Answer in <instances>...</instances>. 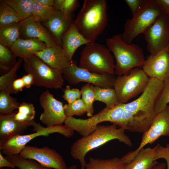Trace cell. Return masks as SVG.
I'll return each instance as SVG.
<instances>
[{
    "mask_svg": "<svg viewBox=\"0 0 169 169\" xmlns=\"http://www.w3.org/2000/svg\"><path fill=\"white\" fill-rule=\"evenodd\" d=\"M107 1L85 0L73 21L80 33L90 43L95 42L108 23Z\"/></svg>",
    "mask_w": 169,
    "mask_h": 169,
    "instance_id": "6da1fadb",
    "label": "cell"
},
{
    "mask_svg": "<svg viewBox=\"0 0 169 169\" xmlns=\"http://www.w3.org/2000/svg\"><path fill=\"white\" fill-rule=\"evenodd\" d=\"M125 131L121 128H117L114 124L98 125L90 134L82 136L73 143L70 148V155L73 158L79 161L81 167L85 168L87 163L85 158L88 152L110 141L117 139L129 146H132L131 140Z\"/></svg>",
    "mask_w": 169,
    "mask_h": 169,
    "instance_id": "7a4b0ae2",
    "label": "cell"
},
{
    "mask_svg": "<svg viewBox=\"0 0 169 169\" xmlns=\"http://www.w3.org/2000/svg\"><path fill=\"white\" fill-rule=\"evenodd\" d=\"M106 44L115 59V75L120 76L129 74L134 68H142L145 59L143 49L138 45L126 43L120 33L107 38Z\"/></svg>",
    "mask_w": 169,
    "mask_h": 169,
    "instance_id": "3957f363",
    "label": "cell"
},
{
    "mask_svg": "<svg viewBox=\"0 0 169 169\" xmlns=\"http://www.w3.org/2000/svg\"><path fill=\"white\" fill-rule=\"evenodd\" d=\"M79 66L100 74H115L114 57L110 51L106 46L95 42L89 43L83 48Z\"/></svg>",
    "mask_w": 169,
    "mask_h": 169,
    "instance_id": "277c9868",
    "label": "cell"
},
{
    "mask_svg": "<svg viewBox=\"0 0 169 169\" xmlns=\"http://www.w3.org/2000/svg\"><path fill=\"white\" fill-rule=\"evenodd\" d=\"M162 13L156 0H145L136 13L126 20L122 39L128 44L132 43L138 35L144 34Z\"/></svg>",
    "mask_w": 169,
    "mask_h": 169,
    "instance_id": "5b68a950",
    "label": "cell"
},
{
    "mask_svg": "<svg viewBox=\"0 0 169 169\" xmlns=\"http://www.w3.org/2000/svg\"><path fill=\"white\" fill-rule=\"evenodd\" d=\"M23 67L33 77V84L47 89H57L64 85L62 70L54 69L34 54L23 59Z\"/></svg>",
    "mask_w": 169,
    "mask_h": 169,
    "instance_id": "8992f818",
    "label": "cell"
},
{
    "mask_svg": "<svg viewBox=\"0 0 169 169\" xmlns=\"http://www.w3.org/2000/svg\"><path fill=\"white\" fill-rule=\"evenodd\" d=\"M163 85V81L150 78L141 96L132 102L123 103L124 109L131 111L139 119L152 122L156 115L155 104Z\"/></svg>",
    "mask_w": 169,
    "mask_h": 169,
    "instance_id": "52a82bcc",
    "label": "cell"
},
{
    "mask_svg": "<svg viewBox=\"0 0 169 169\" xmlns=\"http://www.w3.org/2000/svg\"><path fill=\"white\" fill-rule=\"evenodd\" d=\"M33 127V131L34 132L33 133L18 135L0 143L1 153L6 156L19 154L28 143L38 136H47L50 134L58 133L68 138L72 137L74 134V131L65 125L45 127L40 123H36Z\"/></svg>",
    "mask_w": 169,
    "mask_h": 169,
    "instance_id": "ba28073f",
    "label": "cell"
},
{
    "mask_svg": "<svg viewBox=\"0 0 169 169\" xmlns=\"http://www.w3.org/2000/svg\"><path fill=\"white\" fill-rule=\"evenodd\" d=\"M124 110L123 103H119L111 108L105 107L87 119L67 116L64 123L82 136H85L94 131L100 123L109 121L116 125L121 118Z\"/></svg>",
    "mask_w": 169,
    "mask_h": 169,
    "instance_id": "9c48e42d",
    "label": "cell"
},
{
    "mask_svg": "<svg viewBox=\"0 0 169 169\" xmlns=\"http://www.w3.org/2000/svg\"><path fill=\"white\" fill-rule=\"evenodd\" d=\"M150 79L142 68L140 67L133 69L128 74L117 76L114 88L119 102L126 103L142 93Z\"/></svg>",
    "mask_w": 169,
    "mask_h": 169,
    "instance_id": "30bf717a",
    "label": "cell"
},
{
    "mask_svg": "<svg viewBox=\"0 0 169 169\" xmlns=\"http://www.w3.org/2000/svg\"><path fill=\"white\" fill-rule=\"evenodd\" d=\"M62 72L64 79L71 85L85 82L102 88H113L116 78L115 74H100L81 68L74 60L71 61Z\"/></svg>",
    "mask_w": 169,
    "mask_h": 169,
    "instance_id": "8fae6325",
    "label": "cell"
},
{
    "mask_svg": "<svg viewBox=\"0 0 169 169\" xmlns=\"http://www.w3.org/2000/svg\"><path fill=\"white\" fill-rule=\"evenodd\" d=\"M162 136H169V105L156 115L150 127L143 133L138 148L123 156V160L126 162H129L140 149L147 144H152Z\"/></svg>",
    "mask_w": 169,
    "mask_h": 169,
    "instance_id": "7c38bea8",
    "label": "cell"
},
{
    "mask_svg": "<svg viewBox=\"0 0 169 169\" xmlns=\"http://www.w3.org/2000/svg\"><path fill=\"white\" fill-rule=\"evenodd\" d=\"M144 34L148 52L157 54L169 44V17L162 13Z\"/></svg>",
    "mask_w": 169,
    "mask_h": 169,
    "instance_id": "4fadbf2b",
    "label": "cell"
},
{
    "mask_svg": "<svg viewBox=\"0 0 169 169\" xmlns=\"http://www.w3.org/2000/svg\"><path fill=\"white\" fill-rule=\"evenodd\" d=\"M19 155L22 157L35 160L43 166L54 169H67L62 156L55 150L45 146L40 148L26 145Z\"/></svg>",
    "mask_w": 169,
    "mask_h": 169,
    "instance_id": "5bb4252c",
    "label": "cell"
},
{
    "mask_svg": "<svg viewBox=\"0 0 169 169\" xmlns=\"http://www.w3.org/2000/svg\"><path fill=\"white\" fill-rule=\"evenodd\" d=\"M41 106L43 109L40 121L46 126L62 125L66 119L64 105L50 93L48 89L43 91L39 98Z\"/></svg>",
    "mask_w": 169,
    "mask_h": 169,
    "instance_id": "9a60e30c",
    "label": "cell"
},
{
    "mask_svg": "<svg viewBox=\"0 0 169 169\" xmlns=\"http://www.w3.org/2000/svg\"><path fill=\"white\" fill-rule=\"evenodd\" d=\"M150 78L163 81L169 77V52L167 47L155 55H148L142 68Z\"/></svg>",
    "mask_w": 169,
    "mask_h": 169,
    "instance_id": "2e32d148",
    "label": "cell"
},
{
    "mask_svg": "<svg viewBox=\"0 0 169 169\" xmlns=\"http://www.w3.org/2000/svg\"><path fill=\"white\" fill-rule=\"evenodd\" d=\"M17 112L15 110L9 114H0V143L21 135L28 127H33L36 124L34 120L28 122L17 120L14 116Z\"/></svg>",
    "mask_w": 169,
    "mask_h": 169,
    "instance_id": "e0dca14e",
    "label": "cell"
},
{
    "mask_svg": "<svg viewBox=\"0 0 169 169\" xmlns=\"http://www.w3.org/2000/svg\"><path fill=\"white\" fill-rule=\"evenodd\" d=\"M21 32L27 38L39 39L48 48L60 46L49 30L41 23L35 21L32 16L24 20Z\"/></svg>",
    "mask_w": 169,
    "mask_h": 169,
    "instance_id": "ac0fdd59",
    "label": "cell"
},
{
    "mask_svg": "<svg viewBox=\"0 0 169 169\" xmlns=\"http://www.w3.org/2000/svg\"><path fill=\"white\" fill-rule=\"evenodd\" d=\"M34 54L51 67L62 70L68 67L71 62L60 46L47 47Z\"/></svg>",
    "mask_w": 169,
    "mask_h": 169,
    "instance_id": "d6986e66",
    "label": "cell"
},
{
    "mask_svg": "<svg viewBox=\"0 0 169 169\" xmlns=\"http://www.w3.org/2000/svg\"><path fill=\"white\" fill-rule=\"evenodd\" d=\"M47 48L46 45L38 39L19 38L13 44L10 49L15 57H18L23 59Z\"/></svg>",
    "mask_w": 169,
    "mask_h": 169,
    "instance_id": "ffe728a7",
    "label": "cell"
},
{
    "mask_svg": "<svg viewBox=\"0 0 169 169\" xmlns=\"http://www.w3.org/2000/svg\"><path fill=\"white\" fill-rule=\"evenodd\" d=\"M90 43L79 32L73 22L62 38V48L68 58L72 61L73 56L77 49L83 45Z\"/></svg>",
    "mask_w": 169,
    "mask_h": 169,
    "instance_id": "44dd1931",
    "label": "cell"
},
{
    "mask_svg": "<svg viewBox=\"0 0 169 169\" xmlns=\"http://www.w3.org/2000/svg\"><path fill=\"white\" fill-rule=\"evenodd\" d=\"M73 22V19H65L60 11H57L54 15L43 23L62 47V36Z\"/></svg>",
    "mask_w": 169,
    "mask_h": 169,
    "instance_id": "7402d4cb",
    "label": "cell"
},
{
    "mask_svg": "<svg viewBox=\"0 0 169 169\" xmlns=\"http://www.w3.org/2000/svg\"><path fill=\"white\" fill-rule=\"evenodd\" d=\"M156 146L140 149L134 158L125 164L124 169H151L158 162L154 159Z\"/></svg>",
    "mask_w": 169,
    "mask_h": 169,
    "instance_id": "603a6c76",
    "label": "cell"
},
{
    "mask_svg": "<svg viewBox=\"0 0 169 169\" xmlns=\"http://www.w3.org/2000/svg\"><path fill=\"white\" fill-rule=\"evenodd\" d=\"M24 20L12 23L0 28V41L8 48H10L18 38Z\"/></svg>",
    "mask_w": 169,
    "mask_h": 169,
    "instance_id": "cb8c5ba5",
    "label": "cell"
},
{
    "mask_svg": "<svg viewBox=\"0 0 169 169\" xmlns=\"http://www.w3.org/2000/svg\"><path fill=\"white\" fill-rule=\"evenodd\" d=\"M125 164L118 157L111 159H100L90 157L85 169H124Z\"/></svg>",
    "mask_w": 169,
    "mask_h": 169,
    "instance_id": "d4e9b609",
    "label": "cell"
},
{
    "mask_svg": "<svg viewBox=\"0 0 169 169\" xmlns=\"http://www.w3.org/2000/svg\"><path fill=\"white\" fill-rule=\"evenodd\" d=\"M95 101L104 103L107 108L112 107L119 103L116 92L113 88H104L92 84Z\"/></svg>",
    "mask_w": 169,
    "mask_h": 169,
    "instance_id": "484cf974",
    "label": "cell"
},
{
    "mask_svg": "<svg viewBox=\"0 0 169 169\" xmlns=\"http://www.w3.org/2000/svg\"><path fill=\"white\" fill-rule=\"evenodd\" d=\"M3 1L13 9L17 16L22 20H24L32 16L33 0Z\"/></svg>",
    "mask_w": 169,
    "mask_h": 169,
    "instance_id": "4316f807",
    "label": "cell"
},
{
    "mask_svg": "<svg viewBox=\"0 0 169 169\" xmlns=\"http://www.w3.org/2000/svg\"><path fill=\"white\" fill-rule=\"evenodd\" d=\"M23 59L19 58L12 69L0 77V90H5L10 94H16L13 88V81L17 77L16 72Z\"/></svg>",
    "mask_w": 169,
    "mask_h": 169,
    "instance_id": "83f0119b",
    "label": "cell"
},
{
    "mask_svg": "<svg viewBox=\"0 0 169 169\" xmlns=\"http://www.w3.org/2000/svg\"><path fill=\"white\" fill-rule=\"evenodd\" d=\"M57 10L54 7H46L40 4L37 0H33L32 17L37 22L44 23L54 15Z\"/></svg>",
    "mask_w": 169,
    "mask_h": 169,
    "instance_id": "f1b7e54d",
    "label": "cell"
},
{
    "mask_svg": "<svg viewBox=\"0 0 169 169\" xmlns=\"http://www.w3.org/2000/svg\"><path fill=\"white\" fill-rule=\"evenodd\" d=\"M79 1L77 0H54L53 7L60 12L66 19H73V13L77 8Z\"/></svg>",
    "mask_w": 169,
    "mask_h": 169,
    "instance_id": "f546056e",
    "label": "cell"
},
{
    "mask_svg": "<svg viewBox=\"0 0 169 169\" xmlns=\"http://www.w3.org/2000/svg\"><path fill=\"white\" fill-rule=\"evenodd\" d=\"M5 90H0V114L11 113L18 109L19 103L16 98Z\"/></svg>",
    "mask_w": 169,
    "mask_h": 169,
    "instance_id": "4dcf8cb0",
    "label": "cell"
},
{
    "mask_svg": "<svg viewBox=\"0 0 169 169\" xmlns=\"http://www.w3.org/2000/svg\"><path fill=\"white\" fill-rule=\"evenodd\" d=\"M5 157L19 169H52L44 167L33 160L24 158L19 154L6 156Z\"/></svg>",
    "mask_w": 169,
    "mask_h": 169,
    "instance_id": "1f68e13d",
    "label": "cell"
},
{
    "mask_svg": "<svg viewBox=\"0 0 169 169\" xmlns=\"http://www.w3.org/2000/svg\"><path fill=\"white\" fill-rule=\"evenodd\" d=\"M22 20L10 6L3 0L0 1V28Z\"/></svg>",
    "mask_w": 169,
    "mask_h": 169,
    "instance_id": "d6a6232c",
    "label": "cell"
},
{
    "mask_svg": "<svg viewBox=\"0 0 169 169\" xmlns=\"http://www.w3.org/2000/svg\"><path fill=\"white\" fill-rule=\"evenodd\" d=\"M82 99L86 108V115L88 117L93 115L94 109L93 103L95 101V94L92 87V84L87 83L81 89Z\"/></svg>",
    "mask_w": 169,
    "mask_h": 169,
    "instance_id": "836d02e7",
    "label": "cell"
},
{
    "mask_svg": "<svg viewBox=\"0 0 169 169\" xmlns=\"http://www.w3.org/2000/svg\"><path fill=\"white\" fill-rule=\"evenodd\" d=\"M15 57L11 51L1 43H0V66L2 70L9 71L13 67L16 61L14 60Z\"/></svg>",
    "mask_w": 169,
    "mask_h": 169,
    "instance_id": "e575fe53",
    "label": "cell"
},
{
    "mask_svg": "<svg viewBox=\"0 0 169 169\" xmlns=\"http://www.w3.org/2000/svg\"><path fill=\"white\" fill-rule=\"evenodd\" d=\"M163 87L155 104V111L157 114L169 103V77L163 81Z\"/></svg>",
    "mask_w": 169,
    "mask_h": 169,
    "instance_id": "d590c367",
    "label": "cell"
},
{
    "mask_svg": "<svg viewBox=\"0 0 169 169\" xmlns=\"http://www.w3.org/2000/svg\"><path fill=\"white\" fill-rule=\"evenodd\" d=\"M64 107L66 116H73L74 115L80 116L86 113V107L82 99L65 104Z\"/></svg>",
    "mask_w": 169,
    "mask_h": 169,
    "instance_id": "8d00e7d4",
    "label": "cell"
},
{
    "mask_svg": "<svg viewBox=\"0 0 169 169\" xmlns=\"http://www.w3.org/2000/svg\"><path fill=\"white\" fill-rule=\"evenodd\" d=\"M64 93L62 97L68 103H71L80 99L81 96L80 90L77 88L71 89L69 85L66 86Z\"/></svg>",
    "mask_w": 169,
    "mask_h": 169,
    "instance_id": "74e56055",
    "label": "cell"
},
{
    "mask_svg": "<svg viewBox=\"0 0 169 169\" xmlns=\"http://www.w3.org/2000/svg\"><path fill=\"white\" fill-rule=\"evenodd\" d=\"M160 158L165 160L166 162L167 169H169V143L166 144V147L159 144L156 146L154 159L156 161Z\"/></svg>",
    "mask_w": 169,
    "mask_h": 169,
    "instance_id": "f35d334b",
    "label": "cell"
},
{
    "mask_svg": "<svg viewBox=\"0 0 169 169\" xmlns=\"http://www.w3.org/2000/svg\"><path fill=\"white\" fill-rule=\"evenodd\" d=\"M18 112L29 115H35V111L33 104L23 102L20 103L18 109Z\"/></svg>",
    "mask_w": 169,
    "mask_h": 169,
    "instance_id": "ab89813d",
    "label": "cell"
},
{
    "mask_svg": "<svg viewBox=\"0 0 169 169\" xmlns=\"http://www.w3.org/2000/svg\"><path fill=\"white\" fill-rule=\"evenodd\" d=\"M145 0H125V2L130 8L132 16L135 15L143 4Z\"/></svg>",
    "mask_w": 169,
    "mask_h": 169,
    "instance_id": "60d3db41",
    "label": "cell"
},
{
    "mask_svg": "<svg viewBox=\"0 0 169 169\" xmlns=\"http://www.w3.org/2000/svg\"><path fill=\"white\" fill-rule=\"evenodd\" d=\"M162 13L169 17V0H156Z\"/></svg>",
    "mask_w": 169,
    "mask_h": 169,
    "instance_id": "b9f144b4",
    "label": "cell"
},
{
    "mask_svg": "<svg viewBox=\"0 0 169 169\" xmlns=\"http://www.w3.org/2000/svg\"><path fill=\"white\" fill-rule=\"evenodd\" d=\"M35 116L25 115L18 111L15 115L14 117L16 120L22 122H28L33 120Z\"/></svg>",
    "mask_w": 169,
    "mask_h": 169,
    "instance_id": "7bdbcfd3",
    "label": "cell"
},
{
    "mask_svg": "<svg viewBox=\"0 0 169 169\" xmlns=\"http://www.w3.org/2000/svg\"><path fill=\"white\" fill-rule=\"evenodd\" d=\"M25 85L22 78L16 79L13 82V88L16 94L22 91Z\"/></svg>",
    "mask_w": 169,
    "mask_h": 169,
    "instance_id": "ee69618b",
    "label": "cell"
},
{
    "mask_svg": "<svg viewBox=\"0 0 169 169\" xmlns=\"http://www.w3.org/2000/svg\"><path fill=\"white\" fill-rule=\"evenodd\" d=\"M14 168L15 167L14 165L7 160L5 157L3 156L2 153L0 151V168L3 167Z\"/></svg>",
    "mask_w": 169,
    "mask_h": 169,
    "instance_id": "f6af8a7d",
    "label": "cell"
},
{
    "mask_svg": "<svg viewBox=\"0 0 169 169\" xmlns=\"http://www.w3.org/2000/svg\"><path fill=\"white\" fill-rule=\"evenodd\" d=\"M23 82L25 87L29 88L33 84V76L30 74L23 75L22 78Z\"/></svg>",
    "mask_w": 169,
    "mask_h": 169,
    "instance_id": "bcb514c9",
    "label": "cell"
},
{
    "mask_svg": "<svg viewBox=\"0 0 169 169\" xmlns=\"http://www.w3.org/2000/svg\"><path fill=\"white\" fill-rule=\"evenodd\" d=\"M42 5L46 7H53L54 0H37Z\"/></svg>",
    "mask_w": 169,
    "mask_h": 169,
    "instance_id": "7dc6e473",
    "label": "cell"
},
{
    "mask_svg": "<svg viewBox=\"0 0 169 169\" xmlns=\"http://www.w3.org/2000/svg\"><path fill=\"white\" fill-rule=\"evenodd\" d=\"M166 166V164L164 162L158 163L151 169H165Z\"/></svg>",
    "mask_w": 169,
    "mask_h": 169,
    "instance_id": "c3c4849f",
    "label": "cell"
},
{
    "mask_svg": "<svg viewBox=\"0 0 169 169\" xmlns=\"http://www.w3.org/2000/svg\"><path fill=\"white\" fill-rule=\"evenodd\" d=\"M76 166L75 165H73L68 167L67 169H76Z\"/></svg>",
    "mask_w": 169,
    "mask_h": 169,
    "instance_id": "681fc988",
    "label": "cell"
},
{
    "mask_svg": "<svg viewBox=\"0 0 169 169\" xmlns=\"http://www.w3.org/2000/svg\"><path fill=\"white\" fill-rule=\"evenodd\" d=\"M167 47L168 50V51L169 52V44H168Z\"/></svg>",
    "mask_w": 169,
    "mask_h": 169,
    "instance_id": "f907efd6",
    "label": "cell"
},
{
    "mask_svg": "<svg viewBox=\"0 0 169 169\" xmlns=\"http://www.w3.org/2000/svg\"><path fill=\"white\" fill-rule=\"evenodd\" d=\"M81 169H85V168L81 167Z\"/></svg>",
    "mask_w": 169,
    "mask_h": 169,
    "instance_id": "816d5d0a",
    "label": "cell"
},
{
    "mask_svg": "<svg viewBox=\"0 0 169 169\" xmlns=\"http://www.w3.org/2000/svg\"><path fill=\"white\" fill-rule=\"evenodd\" d=\"M0 169H9L8 168H0Z\"/></svg>",
    "mask_w": 169,
    "mask_h": 169,
    "instance_id": "f5cc1de1",
    "label": "cell"
}]
</instances>
